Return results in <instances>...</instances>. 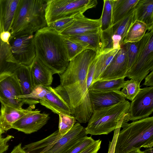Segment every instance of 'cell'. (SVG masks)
Masks as SVG:
<instances>
[{
    "mask_svg": "<svg viewBox=\"0 0 153 153\" xmlns=\"http://www.w3.org/2000/svg\"><path fill=\"white\" fill-rule=\"evenodd\" d=\"M130 102L126 100L94 111L85 128L87 134H108L121 123L128 112Z\"/></svg>",
    "mask_w": 153,
    "mask_h": 153,
    "instance_id": "obj_6",
    "label": "cell"
},
{
    "mask_svg": "<svg viewBox=\"0 0 153 153\" xmlns=\"http://www.w3.org/2000/svg\"><path fill=\"white\" fill-rule=\"evenodd\" d=\"M0 116L1 115L0 113V135H1L2 134L4 133L5 132L2 130L1 128Z\"/></svg>",
    "mask_w": 153,
    "mask_h": 153,
    "instance_id": "obj_46",
    "label": "cell"
},
{
    "mask_svg": "<svg viewBox=\"0 0 153 153\" xmlns=\"http://www.w3.org/2000/svg\"><path fill=\"white\" fill-rule=\"evenodd\" d=\"M134 20L145 23L147 30H153V0H139L135 7Z\"/></svg>",
    "mask_w": 153,
    "mask_h": 153,
    "instance_id": "obj_21",
    "label": "cell"
},
{
    "mask_svg": "<svg viewBox=\"0 0 153 153\" xmlns=\"http://www.w3.org/2000/svg\"><path fill=\"white\" fill-rule=\"evenodd\" d=\"M120 49L102 51L98 52V60L92 84L98 80L100 75L116 55Z\"/></svg>",
    "mask_w": 153,
    "mask_h": 153,
    "instance_id": "obj_24",
    "label": "cell"
},
{
    "mask_svg": "<svg viewBox=\"0 0 153 153\" xmlns=\"http://www.w3.org/2000/svg\"><path fill=\"white\" fill-rule=\"evenodd\" d=\"M10 153H26L22 147V144L20 143L15 146Z\"/></svg>",
    "mask_w": 153,
    "mask_h": 153,
    "instance_id": "obj_43",
    "label": "cell"
},
{
    "mask_svg": "<svg viewBox=\"0 0 153 153\" xmlns=\"http://www.w3.org/2000/svg\"><path fill=\"white\" fill-rule=\"evenodd\" d=\"M83 15V14H78L59 19L49 24L47 26L60 33L71 25L77 19Z\"/></svg>",
    "mask_w": 153,
    "mask_h": 153,
    "instance_id": "obj_35",
    "label": "cell"
},
{
    "mask_svg": "<svg viewBox=\"0 0 153 153\" xmlns=\"http://www.w3.org/2000/svg\"><path fill=\"white\" fill-rule=\"evenodd\" d=\"M50 119L49 114L41 113L38 109L32 110L14 123L12 128L26 134H31L41 129Z\"/></svg>",
    "mask_w": 153,
    "mask_h": 153,
    "instance_id": "obj_13",
    "label": "cell"
},
{
    "mask_svg": "<svg viewBox=\"0 0 153 153\" xmlns=\"http://www.w3.org/2000/svg\"><path fill=\"white\" fill-rule=\"evenodd\" d=\"M22 95L20 84L13 74L0 81V102L14 108L21 109L24 104L16 97Z\"/></svg>",
    "mask_w": 153,
    "mask_h": 153,
    "instance_id": "obj_12",
    "label": "cell"
},
{
    "mask_svg": "<svg viewBox=\"0 0 153 153\" xmlns=\"http://www.w3.org/2000/svg\"><path fill=\"white\" fill-rule=\"evenodd\" d=\"M64 38L69 61L85 50L90 49L94 50L88 44L68 37H64Z\"/></svg>",
    "mask_w": 153,
    "mask_h": 153,
    "instance_id": "obj_28",
    "label": "cell"
},
{
    "mask_svg": "<svg viewBox=\"0 0 153 153\" xmlns=\"http://www.w3.org/2000/svg\"><path fill=\"white\" fill-rule=\"evenodd\" d=\"M45 88L47 91L43 98L39 100V103L41 105L58 115L62 113L71 115L69 106L54 88L51 86Z\"/></svg>",
    "mask_w": 153,
    "mask_h": 153,
    "instance_id": "obj_16",
    "label": "cell"
},
{
    "mask_svg": "<svg viewBox=\"0 0 153 153\" xmlns=\"http://www.w3.org/2000/svg\"><path fill=\"white\" fill-rule=\"evenodd\" d=\"M59 134L61 135L66 134L73 127L76 122L74 117L62 113L59 114Z\"/></svg>",
    "mask_w": 153,
    "mask_h": 153,
    "instance_id": "obj_34",
    "label": "cell"
},
{
    "mask_svg": "<svg viewBox=\"0 0 153 153\" xmlns=\"http://www.w3.org/2000/svg\"><path fill=\"white\" fill-rule=\"evenodd\" d=\"M140 83L133 79L125 81L120 92L125 99L131 101L140 89Z\"/></svg>",
    "mask_w": 153,
    "mask_h": 153,
    "instance_id": "obj_32",
    "label": "cell"
},
{
    "mask_svg": "<svg viewBox=\"0 0 153 153\" xmlns=\"http://www.w3.org/2000/svg\"><path fill=\"white\" fill-rule=\"evenodd\" d=\"M101 140L95 141L79 153H97L100 148Z\"/></svg>",
    "mask_w": 153,
    "mask_h": 153,
    "instance_id": "obj_38",
    "label": "cell"
},
{
    "mask_svg": "<svg viewBox=\"0 0 153 153\" xmlns=\"http://www.w3.org/2000/svg\"><path fill=\"white\" fill-rule=\"evenodd\" d=\"M153 71V31L148 32L140 52L126 77L141 83L150 72Z\"/></svg>",
    "mask_w": 153,
    "mask_h": 153,
    "instance_id": "obj_9",
    "label": "cell"
},
{
    "mask_svg": "<svg viewBox=\"0 0 153 153\" xmlns=\"http://www.w3.org/2000/svg\"><path fill=\"white\" fill-rule=\"evenodd\" d=\"M144 42L143 37L139 41L128 42L122 46L124 49L128 60V71L136 61ZM121 46V47H122Z\"/></svg>",
    "mask_w": 153,
    "mask_h": 153,
    "instance_id": "obj_29",
    "label": "cell"
},
{
    "mask_svg": "<svg viewBox=\"0 0 153 153\" xmlns=\"http://www.w3.org/2000/svg\"><path fill=\"white\" fill-rule=\"evenodd\" d=\"M100 20L101 31H104L112 25V4L111 0H104Z\"/></svg>",
    "mask_w": 153,
    "mask_h": 153,
    "instance_id": "obj_33",
    "label": "cell"
},
{
    "mask_svg": "<svg viewBox=\"0 0 153 153\" xmlns=\"http://www.w3.org/2000/svg\"><path fill=\"white\" fill-rule=\"evenodd\" d=\"M97 52L85 50L70 61L59 75L60 84L55 89L69 106L71 115L81 123L88 122L94 111L89 99L87 77L90 65Z\"/></svg>",
    "mask_w": 153,
    "mask_h": 153,
    "instance_id": "obj_1",
    "label": "cell"
},
{
    "mask_svg": "<svg viewBox=\"0 0 153 153\" xmlns=\"http://www.w3.org/2000/svg\"><path fill=\"white\" fill-rule=\"evenodd\" d=\"M127 153H143V151H141L140 149H137L131 151Z\"/></svg>",
    "mask_w": 153,
    "mask_h": 153,
    "instance_id": "obj_44",
    "label": "cell"
},
{
    "mask_svg": "<svg viewBox=\"0 0 153 153\" xmlns=\"http://www.w3.org/2000/svg\"><path fill=\"white\" fill-rule=\"evenodd\" d=\"M145 82L143 85L146 87H153V71L145 78Z\"/></svg>",
    "mask_w": 153,
    "mask_h": 153,
    "instance_id": "obj_41",
    "label": "cell"
},
{
    "mask_svg": "<svg viewBox=\"0 0 153 153\" xmlns=\"http://www.w3.org/2000/svg\"><path fill=\"white\" fill-rule=\"evenodd\" d=\"M47 0H20L10 32L33 34L47 26L45 16Z\"/></svg>",
    "mask_w": 153,
    "mask_h": 153,
    "instance_id": "obj_4",
    "label": "cell"
},
{
    "mask_svg": "<svg viewBox=\"0 0 153 153\" xmlns=\"http://www.w3.org/2000/svg\"><path fill=\"white\" fill-rule=\"evenodd\" d=\"M122 123L120 124L115 129L113 138L111 141L109 142L108 153H114L115 145L118 134L121 128Z\"/></svg>",
    "mask_w": 153,
    "mask_h": 153,
    "instance_id": "obj_39",
    "label": "cell"
},
{
    "mask_svg": "<svg viewBox=\"0 0 153 153\" xmlns=\"http://www.w3.org/2000/svg\"><path fill=\"white\" fill-rule=\"evenodd\" d=\"M85 128L76 123L65 134L58 130L40 140L25 146L26 153H68L87 136Z\"/></svg>",
    "mask_w": 153,
    "mask_h": 153,
    "instance_id": "obj_5",
    "label": "cell"
},
{
    "mask_svg": "<svg viewBox=\"0 0 153 153\" xmlns=\"http://www.w3.org/2000/svg\"><path fill=\"white\" fill-rule=\"evenodd\" d=\"M112 24L119 21L133 8L139 0H111Z\"/></svg>",
    "mask_w": 153,
    "mask_h": 153,
    "instance_id": "obj_23",
    "label": "cell"
},
{
    "mask_svg": "<svg viewBox=\"0 0 153 153\" xmlns=\"http://www.w3.org/2000/svg\"><path fill=\"white\" fill-rule=\"evenodd\" d=\"M98 52L89 67L87 74V84L88 90L92 84L98 60Z\"/></svg>",
    "mask_w": 153,
    "mask_h": 153,
    "instance_id": "obj_37",
    "label": "cell"
},
{
    "mask_svg": "<svg viewBox=\"0 0 153 153\" xmlns=\"http://www.w3.org/2000/svg\"><path fill=\"white\" fill-rule=\"evenodd\" d=\"M135 8L123 19L101 31V51L120 48L127 33L135 21Z\"/></svg>",
    "mask_w": 153,
    "mask_h": 153,
    "instance_id": "obj_8",
    "label": "cell"
},
{
    "mask_svg": "<svg viewBox=\"0 0 153 153\" xmlns=\"http://www.w3.org/2000/svg\"><path fill=\"white\" fill-rule=\"evenodd\" d=\"M29 66L34 87L39 85L44 87L51 86L53 74L50 69L36 57Z\"/></svg>",
    "mask_w": 153,
    "mask_h": 153,
    "instance_id": "obj_18",
    "label": "cell"
},
{
    "mask_svg": "<svg viewBox=\"0 0 153 153\" xmlns=\"http://www.w3.org/2000/svg\"><path fill=\"white\" fill-rule=\"evenodd\" d=\"M127 71V56L124 49L122 46L98 80L125 79Z\"/></svg>",
    "mask_w": 153,
    "mask_h": 153,
    "instance_id": "obj_14",
    "label": "cell"
},
{
    "mask_svg": "<svg viewBox=\"0 0 153 153\" xmlns=\"http://www.w3.org/2000/svg\"><path fill=\"white\" fill-rule=\"evenodd\" d=\"M125 81L124 78L98 80L91 85L88 91H92L98 92L120 91L122 88Z\"/></svg>",
    "mask_w": 153,
    "mask_h": 153,
    "instance_id": "obj_26",
    "label": "cell"
},
{
    "mask_svg": "<svg viewBox=\"0 0 153 153\" xmlns=\"http://www.w3.org/2000/svg\"><path fill=\"white\" fill-rule=\"evenodd\" d=\"M47 90L45 87L42 86H35L29 94L16 97L23 104H26L30 105H35L39 103L41 99L46 94Z\"/></svg>",
    "mask_w": 153,
    "mask_h": 153,
    "instance_id": "obj_31",
    "label": "cell"
},
{
    "mask_svg": "<svg viewBox=\"0 0 153 153\" xmlns=\"http://www.w3.org/2000/svg\"><path fill=\"white\" fill-rule=\"evenodd\" d=\"M21 65L13 57L8 43L0 42V81L14 74Z\"/></svg>",
    "mask_w": 153,
    "mask_h": 153,
    "instance_id": "obj_19",
    "label": "cell"
},
{
    "mask_svg": "<svg viewBox=\"0 0 153 153\" xmlns=\"http://www.w3.org/2000/svg\"><path fill=\"white\" fill-rule=\"evenodd\" d=\"M35 108V105H32L26 109H19L1 104L0 113L2 130L5 132L12 128L14 123Z\"/></svg>",
    "mask_w": 153,
    "mask_h": 153,
    "instance_id": "obj_20",
    "label": "cell"
},
{
    "mask_svg": "<svg viewBox=\"0 0 153 153\" xmlns=\"http://www.w3.org/2000/svg\"><path fill=\"white\" fill-rule=\"evenodd\" d=\"M9 45L11 53L20 65L27 66L36 56L33 34L18 33L11 35Z\"/></svg>",
    "mask_w": 153,
    "mask_h": 153,
    "instance_id": "obj_10",
    "label": "cell"
},
{
    "mask_svg": "<svg viewBox=\"0 0 153 153\" xmlns=\"http://www.w3.org/2000/svg\"><path fill=\"white\" fill-rule=\"evenodd\" d=\"M101 31L96 33H90L68 37L88 44L97 52H100L102 48Z\"/></svg>",
    "mask_w": 153,
    "mask_h": 153,
    "instance_id": "obj_30",
    "label": "cell"
},
{
    "mask_svg": "<svg viewBox=\"0 0 153 153\" xmlns=\"http://www.w3.org/2000/svg\"><path fill=\"white\" fill-rule=\"evenodd\" d=\"M90 102L94 111L110 106L125 100L120 91L106 92H98L88 91Z\"/></svg>",
    "mask_w": 153,
    "mask_h": 153,
    "instance_id": "obj_17",
    "label": "cell"
},
{
    "mask_svg": "<svg viewBox=\"0 0 153 153\" xmlns=\"http://www.w3.org/2000/svg\"><path fill=\"white\" fill-rule=\"evenodd\" d=\"M128 113L119 132L114 153H127L136 149L152 148L153 117H148L128 123Z\"/></svg>",
    "mask_w": 153,
    "mask_h": 153,
    "instance_id": "obj_3",
    "label": "cell"
},
{
    "mask_svg": "<svg viewBox=\"0 0 153 153\" xmlns=\"http://www.w3.org/2000/svg\"><path fill=\"white\" fill-rule=\"evenodd\" d=\"M97 4L96 0H47L45 16L47 26L59 19L83 14Z\"/></svg>",
    "mask_w": 153,
    "mask_h": 153,
    "instance_id": "obj_7",
    "label": "cell"
},
{
    "mask_svg": "<svg viewBox=\"0 0 153 153\" xmlns=\"http://www.w3.org/2000/svg\"><path fill=\"white\" fill-rule=\"evenodd\" d=\"M147 30V27L145 23L137 20L135 21L131 26L124 38L123 44L128 42L140 41L145 34Z\"/></svg>",
    "mask_w": 153,
    "mask_h": 153,
    "instance_id": "obj_27",
    "label": "cell"
},
{
    "mask_svg": "<svg viewBox=\"0 0 153 153\" xmlns=\"http://www.w3.org/2000/svg\"><path fill=\"white\" fill-rule=\"evenodd\" d=\"M12 137V135H8L3 138L0 135V153H3L8 149L9 145L7 143Z\"/></svg>",
    "mask_w": 153,
    "mask_h": 153,
    "instance_id": "obj_40",
    "label": "cell"
},
{
    "mask_svg": "<svg viewBox=\"0 0 153 153\" xmlns=\"http://www.w3.org/2000/svg\"><path fill=\"white\" fill-rule=\"evenodd\" d=\"M34 37L36 57L53 74L63 73L70 62L64 37L48 26L38 30Z\"/></svg>",
    "mask_w": 153,
    "mask_h": 153,
    "instance_id": "obj_2",
    "label": "cell"
},
{
    "mask_svg": "<svg viewBox=\"0 0 153 153\" xmlns=\"http://www.w3.org/2000/svg\"><path fill=\"white\" fill-rule=\"evenodd\" d=\"M20 0H0V12L4 30L10 31Z\"/></svg>",
    "mask_w": 153,
    "mask_h": 153,
    "instance_id": "obj_22",
    "label": "cell"
},
{
    "mask_svg": "<svg viewBox=\"0 0 153 153\" xmlns=\"http://www.w3.org/2000/svg\"><path fill=\"white\" fill-rule=\"evenodd\" d=\"M11 36L10 31H3L0 33V40L5 43L9 44V41Z\"/></svg>",
    "mask_w": 153,
    "mask_h": 153,
    "instance_id": "obj_42",
    "label": "cell"
},
{
    "mask_svg": "<svg viewBox=\"0 0 153 153\" xmlns=\"http://www.w3.org/2000/svg\"><path fill=\"white\" fill-rule=\"evenodd\" d=\"M22 93V95L30 94L34 87L29 66L21 65L15 71Z\"/></svg>",
    "mask_w": 153,
    "mask_h": 153,
    "instance_id": "obj_25",
    "label": "cell"
},
{
    "mask_svg": "<svg viewBox=\"0 0 153 153\" xmlns=\"http://www.w3.org/2000/svg\"><path fill=\"white\" fill-rule=\"evenodd\" d=\"M100 19H91L84 15L77 19L70 27L59 33L64 37L96 33L101 31Z\"/></svg>",
    "mask_w": 153,
    "mask_h": 153,
    "instance_id": "obj_15",
    "label": "cell"
},
{
    "mask_svg": "<svg viewBox=\"0 0 153 153\" xmlns=\"http://www.w3.org/2000/svg\"><path fill=\"white\" fill-rule=\"evenodd\" d=\"M131 101L128 112L129 121L149 117L153 112V87L140 88Z\"/></svg>",
    "mask_w": 153,
    "mask_h": 153,
    "instance_id": "obj_11",
    "label": "cell"
},
{
    "mask_svg": "<svg viewBox=\"0 0 153 153\" xmlns=\"http://www.w3.org/2000/svg\"><path fill=\"white\" fill-rule=\"evenodd\" d=\"M153 148H146L143 151V153H153Z\"/></svg>",
    "mask_w": 153,
    "mask_h": 153,
    "instance_id": "obj_45",
    "label": "cell"
},
{
    "mask_svg": "<svg viewBox=\"0 0 153 153\" xmlns=\"http://www.w3.org/2000/svg\"><path fill=\"white\" fill-rule=\"evenodd\" d=\"M95 141L91 137L87 136L68 153H79Z\"/></svg>",
    "mask_w": 153,
    "mask_h": 153,
    "instance_id": "obj_36",
    "label": "cell"
}]
</instances>
